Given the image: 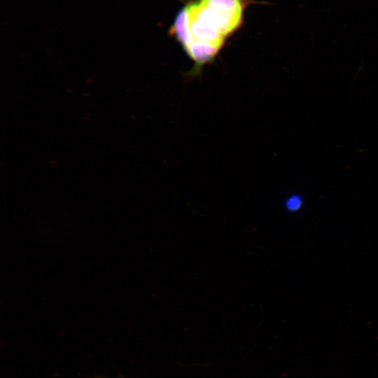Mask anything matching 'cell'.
<instances>
[{
	"mask_svg": "<svg viewBox=\"0 0 378 378\" xmlns=\"http://www.w3.org/2000/svg\"><path fill=\"white\" fill-rule=\"evenodd\" d=\"M247 0H192L178 12L169 34L193 62L187 73L201 76L212 63L229 38L240 28Z\"/></svg>",
	"mask_w": 378,
	"mask_h": 378,
	"instance_id": "cell-1",
	"label": "cell"
},
{
	"mask_svg": "<svg viewBox=\"0 0 378 378\" xmlns=\"http://www.w3.org/2000/svg\"><path fill=\"white\" fill-rule=\"evenodd\" d=\"M303 205V200L298 195L290 197L286 202V207L290 211H296L301 209Z\"/></svg>",
	"mask_w": 378,
	"mask_h": 378,
	"instance_id": "cell-2",
	"label": "cell"
}]
</instances>
